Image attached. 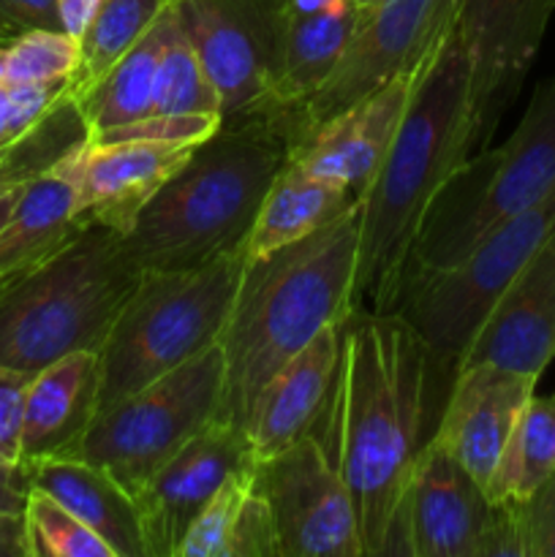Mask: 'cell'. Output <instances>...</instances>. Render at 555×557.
I'll list each match as a JSON object with an SVG mask.
<instances>
[{"label":"cell","instance_id":"d590c367","mask_svg":"<svg viewBox=\"0 0 555 557\" xmlns=\"http://www.w3.org/2000/svg\"><path fill=\"white\" fill-rule=\"evenodd\" d=\"M473 557H526L511 500H490L488 520L479 533Z\"/></svg>","mask_w":555,"mask_h":557},{"label":"cell","instance_id":"1f68e13d","mask_svg":"<svg viewBox=\"0 0 555 557\" xmlns=\"http://www.w3.org/2000/svg\"><path fill=\"white\" fill-rule=\"evenodd\" d=\"M25 520L33 557H114L96 531L44 490H30Z\"/></svg>","mask_w":555,"mask_h":557},{"label":"cell","instance_id":"4fadbf2b","mask_svg":"<svg viewBox=\"0 0 555 557\" xmlns=\"http://www.w3.org/2000/svg\"><path fill=\"white\" fill-rule=\"evenodd\" d=\"M553 11L555 0H457L455 30L471 69L477 152L520 92Z\"/></svg>","mask_w":555,"mask_h":557},{"label":"cell","instance_id":"44dd1931","mask_svg":"<svg viewBox=\"0 0 555 557\" xmlns=\"http://www.w3.org/2000/svg\"><path fill=\"white\" fill-rule=\"evenodd\" d=\"M101 411L98 351L65 354L33 373L25 397L20 460L38 462L74 457Z\"/></svg>","mask_w":555,"mask_h":557},{"label":"cell","instance_id":"e0dca14e","mask_svg":"<svg viewBox=\"0 0 555 557\" xmlns=\"http://www.w3.org/2000/svg\"><path fill=\"white\" fill-rule=\"evenodd\" d=\"M488 511L482 484L428 441L403 498V557H473Z\"/></svg>","mask_w":555,"mask_h":557},{"label":"cell","instance_id":"7bdbcfd3","mask_svg":"<svg viewBox=\"0 0 555 557\" xmlns=\"http://www.w3.org/2000/svg\"><path fill=\"white\" fill-rule=\"evenodd\" d=\"M553 234H555V228H553Z\"/></svg>","mask_w":555,"mask_h":557},{"label":"cell","instance_id":"d6986e66","mask_svg":"<svg viewBox=\"0 0 555 557\" xmlns=\"http://www.w3.org/2000/svg\"><path fill=\"white\" fill-rule=\"evenodd\" d=\"M555 359V234L517 272L477 332L466 364H495L539 379ZM455 370V373H457Z\"/></svg>","mask_w":555,"mask_h":557},{"label":"cell","instance_id":"83f0119b","mask_svg":"<svg viewBox=\"0 0 555 557\" xmlns=\"http://www.w3.org/2000/svg\"><path fill=\"white\" fill-rule=\"evenodd\" d=\"M555 471V392L522 408L504 457L488 484L490 500H520Z\"/></svg>","mask_w":555,"mask_h":557},{"label":"cell","instance_id":"ac0fdd59","mask_svg":"<svg viewBox=\"0 0 555 557\" xmlns=\"http://www.w3.org/2000/svg\"><path fill=\"white\" fill-rule=\"evenodd\" d=\"M430 58L419 69L397 74L395 79L375 87L373 92L343 109L341 114L326 120L321 128L294 145L288 158L303 163L308 172L348 185L354 194L362 196L400 128L403 114H406L408 101H411Z\"/></svg>","mask_w":555,"mask_h":557},{"label":"cell","instance_id":"603a6c76","mask_svg":"<svg viewBox=\"0 0 555 557\" xmlns=\"http://www.w3.org/2000/svg\"><path fill=\"white\" fill-rule=\"evenodd\" d=\"M30 484L74 511L114 557H147L136 500L118 479L79 457L25 462Z\"/></svg>","mask_w":555,"mask_h":557},{"label":"cell","instance_id":"836d02e7","mask_svg":"<svg viewBox=\"0 0 555 557\" xmlns=\"http://www.w3.org/2000/svg\"><path fill=\"white\" fill-rule=\"evenodd\" d=\"M526 557H555V471L536 490L511 500Z\"/></svg>","mask_w":555,"mask_h":557},{"label":"cell","instance_id":"2e32d148","mask_svg":"<svg viewBox=\"0 0 555 557\" xmlns=\"http://www.w3.org/2000/svg\"><path fill=\"white\" fill-rule=\"evenodd\" d=\"M536 381L495 364H466L452 379L430 441L460 462L484 493Z\"/></svg>","mask_w":555,"mask_h":557},{"label":"cell","instance_id":"e575fe53","mask_svg":"<svg viewBox=\"0 0 555 557\" xmlns=\"http://www.w3.org/2000/svg\"><path fill=\"white\" fill-rule=\"evenodd\" d=\"M30 379L33 373L0 364V457H3V460L22 462V413H25V397Z\"/></svg>","mask_w":555,"mask_h":557},{"label":"cell","instance_id":"d6a6232c","mask_svg":"<svg viewBox=\"0 0 555 557\" xmlns=\"http://www.w3.org/2000/svg\"><path fill=\"white\" fill-rule=\"evenodd\" d=\"M71 96V79L47 82V85H0V147L30 134L38 123L49 117Z\"/></svg>","mask_w":555,"mask_h":557},{"label":"cell","instance_id":"ab89813d","mask_svg":"<svg viewBox=\"0 0 555 557\" xmlns=\"http://www.w3.org/2000/svg\"><path fill=\"white\" fill-rule=\"evenodd\" d=\"M101 0H54V9H58L60 27L65 33H71L74 38H82V33L90 25L92 14L98 11Z\"/></svg>","mask_w":555,"mask_h":557},{"label":"cell","instance_id":"f35d334b","mask_svg":"<svg viewBox=\"0 0 555 557\" xmlns=\"http://www.w3.org/2000/svg\"><path fill=\"white\" fill-rule=\"evenodd\" d=\"M0 557H33L25 511H0Z\"/></svg>","mask_w":555,"mask_h":557},{"label":"cell","instance_id":"7c38bea8","mask_svg":"<svg viewBox=\"0 0 555 557\" xmlns=\"http://www.w3.org/2000/svg\"><path fill=\"white\" fill-rule=\"evenodd\" d=\"M174 5L221 98L223 123L259 117L275 79L283 0H174Z\"/></svg>","mask_w":555,"mask_h":557},{"label":"cell","instance_id":"b9f144b4","mask_svg":"<svg viewBox=\"0 0 555 557\" xmlns=\"http://www.w3.org/2000/svg\"><path fill=\"white\" fill-rule=\"evenodd\" d=\"M351 3H357L359 9H362V5H368V3H373V0H351Z\"/></svg>","mask_w":555,"mask_h":557},{"label":"cell","instance_id":"ba28073f","mask_svg":"<svg viewBox=\"0 0 555 557\" xmlns=\"http://www.w3.org/2000/svg\"><path fill=\"white\" fill-rule=\"evenodd\" d=\"M555 228V190L531 210L484 234L462 259L400 286L390 313L455 373L501 294Z\"/></svg>","mask_w":555,"mask_h":557},{"label":"cell","instance_id":"277c9868","mask_svg":"<svg viewBox=\"0 0 555 557\" xmlns=\"http://www.w3.org/2000/svg\"><path fill=\"white\" fill-rule=\"evenodd\" d=\"M288 141L270 120L223 123L120 234L136 270H190L245 250Z\"/></svg>","mask_w":555,"mask_h":557},{"label":"cell","instance_id":"3957f363","mask_svg":"<svg viewBox=\"0 0 555 557\" xmlns=\"http://www.w3.org/2000/svg\"><path fill=\"white\" fill-rule=\"evenodd\" d=\"M477 150L471 69L452 22L424 65L379 172L359 196L354 308L386 313L419 226L446 180Z\"/></svg>","mask_w":555,"mask_h":557},{"label":"cell","instance_id":"8992f818","mask_svg":"<svg viewBox=\"0 0 555 557\" xmlns=\"http://www.w3.org/2000/svg\"><path fill=\"white\" fill-rule=\"evenodd\" d=\"M553 190L555 76L536 87L506 145L479 150L435 194L395 294L411 277L462 259L484 234L536 207Z\"/></svg>","mask_w":555,"mask_h":557},{"label":"cell","instance_id":"52a82bcc","mask_svg":"<svg viewBox=\"0 0 555 557\" xmlns=\"http://www.w3.org/2000/svg\"><path fill=\"white\" fill-rule=\"evenodd\" d=\"M243 267L237 250L190 270L141 272L98 348L101 411L221 343Z\"/></svg>","mask_w":555,"mask_h":557},{"label":"cell","instance_id":"4316f807","mask_svg":"<svg viewBox=\"0 0 555 557\" xmlns=\"http://www.w3.org/2000/svg\"><path fill=\"white\" fill-rule=\"evenodd\" d=\"M169 9H172V0L147 27L145 36L103 74V79L85 96L74 98L85 117L87 136L120 128V125H128L152 112L158 60H161L163 36L169 27Z\"/></svg>","mask_w":555,"mask_h":557},{"label":"cell","instance_id":"f1b7e54d","mask_svg":"<svg viewBox=\"0 0 555 557\" xmlns=\"http://www.w3.org/2000/svg\"><path fill=\"white\" fill-rule=\"evenodd\" d=\"M169 0H101L79 38V69L71 96L79 98L103 79L109 69L139 41Z\"/></svg>","mask_w":555,"mask_h":557},{"label":"cell","instance_id":"8d00e7d4","mask_svg":"<svg viewBox=\"0 0 555 557\" xmlns=\"http://www.w3.org/2000/svg\"><path fill=\"white\" fill-rule=\"evenodd\" d=\"M33 27H60L54 0H0V44H11Z\"/></svg>","mask_w":555,"mask_h":557},{"label":"cell","instance_id":"60d3db41","mask_svg":"<svg viewBox=\"0 0 555 557\" xmlns=\"http://www.w3.org/2000/svg\"><path fill=\"white\" fill-rule=\"evenodd\" d=\"M5 47H9V44H0V85L5 82Z\"/></svg>","mask_w":555,"mask_h":557},{"label":"cell","instance_id":"4dcf8cb0","mask_svg":"<svg viewBox=\"0 0 555 557\" xmlns=\"http://www.w3.org/2000/svg\"><path fill=\"white\" fill-rule=\"evenodd\" d=\"M79 69V38L63 27H33L5 47V82L47 85L74 79Z\"/></svg>","mask_w":555,"mask_h":557},{"label":"cell","instance_id":"6da1fadb","mask_svg":"<svg viewBox=\"0 0 555 557\" xmlns=\"http://www.w3.org/2000/svg\"><path fill=\"white\" fill-rule=\"evenodd\" d=\"M452 379L397 315L354 308L341 321V457L365 557H403V498Z\"/></svg>","mask_w":555,"mask_h":557},{"label":"cell","instance_id":"9c48e42d","mask_svg":"<svg viewBox=\"0 0 555 557\" xmlns=\"http://www.w3.org/2000/svg\"><path fill=\"white\" fill-rule=\"evenodd\" d=\"M254 479L270 506L278 557H365L357 506L343 473L337 375L308 433L256 460Z\"/></svg>","mask_w":555,"mask_h":557},{"label":"cell","instance_id":"7402d4cb","mask_svg":"<svg viewBox=\"0 0 555 557\" xmlns=\"http://www.w3.org/2000/svg\"><path fill=\"white\" fill-rule=\"evenodd\" d=\"M341 364V324L326 326L297 357L288 359L261 389L248 424L256 460L288 449L303 438L330 397Z\"/></svg>","mask_w":555,"mask_h":557},{"label":"cell","instance_id":"5b68a950","mask_svg":"<svg viewBox=\"0 0 555 557\" xmlns=\"http://www.w3.org/2000/svg\"><path fill=\"white\" fill-rule=\"evenodd\" d=\"M139 277L120 234L87 223L58 253L0 283V364L38 373L65 354L98 351Z\"/></svg>","mask_w":555,"mask_h":557},{"label":"cell","instance_id":"9a60e30c","mask_svg":"<svg viewBox=\"0 0 555 557\" xmlns=\"http://www.w3.org/2000/svg\"><path fill=\"white\" fill-rule=\"evenodd\" d=\"M196 147L190 141L85 139L63 156L82 218L125 234L141 207L183 169Z\"/></svg>","mask_w":555,"mask_h":557},{"label":"cell","instance_id":"74e56055","mask_svg":"<svg viewBox=\"0 0 555 557\" xmlns=\"http://www.w3.org/2000/svg\"><path fill=\"white\" fill-rule=\"evenodd\" d=\"M30 490L33 484L25 462L0 457V511H25Z\"/></svg>","mask_w":555,"mask_h":557},{"label":"cell","instance_id":"cb8c5ba5","mask_svg":"<svg viewBox=\"0 0 555 557\" xmlns=\"http://www.w3.org/2000/svg\"><path fill=\"white\" fill-rule=\"evenodd\" d=\"M85 226L87 221L76 205L74 180L60 158L49 172L27 185L9 223L0 228V283L41 264Z\"/></svg>","mask_w":555,"mask_h":557},{"label":"cell","instance_id":"8fae6325","mask_svg":"<svg viewBox=\"0 0 555 557\" xmlns=\"http://www.w3.org/2000/svg\"><path fill=\"white\" fill-rule=\"evenodd\" d=\"M457 0H373L362 5L341 63L278 131L288 152L316 128L397 74L419 69L455 22Z\"/></svg>","mask_w":555,"mask_h":557},{"label":"cell","instance_id":"484cf974","mask_svg":"<svg viewBox=\"0 0 555 557\" xmlns=\"http://www.w3.org/2000/svg\"><path fill=\"white\" fill-rule=\"evenodd\" d=\"M254 462L223 479L185 533L177 557H278L270 506L256 490Z\"/></svg>","mask_w":555,"mask_h":557},{"label":"cell","instance_id":"7a4b0ae2","mask_svg":"<svg viewBox=\"0 0 555 557\" xmlns=\"http://www.w3.org/2000/svg\"><path fill=\"white\" fill-rule=\"evenodd\" d=\"M359 201L299 243L245 259L221 335L223 395L215 422L248 435L267 381L319 332L354 310L359 259Z\"/></svg>","mask_w":555,"mask_h":557},{"label":"cell","instance_id":"ffe728a7","mask_svg":"<svg viewBox=\"0 0 555 557\" xmlns=\"http://www.w3.org/2000/svg\"><path fill=\"white\" fill-rule=\"evenodd\" d=\"M351 0H283L275 79L259 117L281 125L332 76L357 27Z\"/></svg>","mask_w":555,"mask_h":557},{"label":"cell","instance_id":"30bf717a","mask_svg":"<svg viewBox=\"0 0 555 557\" xmlns=\"http://www.w3.org/2000/svg\"><path fill=\"white\" fill-rule=\"evenodd\" d=\"M223 395V348L215 343L172 373L103 408L74 457L112 473L136 498L152 473L215 422Z\"/></svg>","mask_w":555,"mask_h":557},{"label":"cell","instance_id":"f546056e","mask_svg":"<svg viewBox=\"0 0 555 557\" xmlns=\"http://www.w3.org/2000/svg\"><path fill=\"white\" fill-rule=\"evenodd\" d=\"M150 114H221V98L180 27L174 0L158 60Z\"/></svg>","mask_w":555,"mask_h":557},{"label":"cell","instance_id":"d4e9b609","mask_svg":"<svg viewBox=\"0 0 555 557\" xmlns=\"http://www.w3.org/2000/svg\"><path fill=\"white\" fill-rule=\"evenodd\" d=\"M359 201L348 185L319 177L288 158L272 180L245 243V259H261L299 243Z\"/></svg>","mask_w":555,"mask_h":557},{"label":"cell","instance_id":"5bb4252c","mask_svg":"<svg viewBox=\"0 0 555 557\" xmlns=\"http://www.w3.org/2000/svg\"><path fill=\"white\" fill-rule=\"evenodd\" d=\"M254 460L248 435L223 422H210L169 457L134 498L147 557H177L185 533L223 479Z\"/></svg>","mask_w":555,"mask_h":557}]
</instances>
